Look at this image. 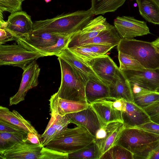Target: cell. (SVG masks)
Listing matches in <instances>:
<instances>
[{
  "label": "cell",
  "mask_w": 159,
  "mask_h": 159,
  "mask_svg": "<svg viewBox=\"0 0 159 159\" xmlns=\"http://www.w3.org/2000/svg\"><path fill=\"white\" fill-rule=\"evenodd\" d=\"M11 44H0V65L16 66L23 70L29 64L44 54L25 43L19 38Z\"/></svg>",
  "instance_id": "5b68a950"
},
{
  "label": "cell",
  "mask_w": 159,
  "mask_h": 159,
  "mask_svg": "<svg viewBox=\"0 0 159 159\" xmlns=\"http://www.w3.org/2000/svg\"><path fill=\"white\" fill-rule=\"evenodd\" d=\"M94 140V137L85 128L78 126L68 128L45 147L68 154L85 147Z\"/></svg>",
  "instance_id": "8992f818"
},
{
  "label": "cell",
  "mask_w": 159,
  "mask_h": 159,
  "mask_svg": "<svg viewBox=\"0 0 159 159\" xmlns=\"http://www.w3.org/2000/svg\"><path fill=\"white\" fill-rule=\"evenodd\" d=\"M57 136V130L53 126L50 118L44 133L40 136L41 145L45 147Z\"/></svg>",
  "instance_id": "d590c367"
},
{
  "label": "cell",
  "mask_w": 159,
  "mask_h": 159,
  "mask_svg": "<svg viewBox=\"0 0 159 159\" xmlns=\"http://www.w3.org/2000/svg\"><path fill=\"white\" fill-rule=\"evenodd\" d=\"M147 159H159V144L150 153Z\"/></svg>",
  "instance_id": "f6af8a7d"
},
{
  "label": "cell",
  "mask_w": 159,
  "mask_h": 159,
  "mask_svg": "<svg viewBox=\"0 0 159 159\" xmlns=\"http://www.w3.org/2000/svg\"><path fill=\"white\" fill-rule=\"evenodd\" d=\"M108 87L110 97L134 102L129 82L119 67L117 68L115 75Z\"/></svg>",
  "instance_id": "d6986e66"
},
{
  "label": "cell",
  "mask_w": 159,
  "mask_h": 159,
  "mask_svg": "<svg viewBox=\"0 0 159 159\" xmlns=\"http://www.w3.org/2000/svg\"><path fill=\"white\" fill-rule=\"evenodd\" d=\"M136 127L159 135V124L152 121Z\"/></svg>",
  "instance_id": "b9f144b4"
},
{
  "label": "cell",
  "mask_w": 159,
  "mask_h": 159,
  "mask_svg": "<svg viewBox=\"0 0 159 159\" xmlns=\"http://www.w3.org/2000/svg\"><path fill=\"white\" fill-rule=\"evenodd\" d=\"M26 138L32 143L41 145L40 137L33 133H28Z\"/></svg>",
  "instance_id": "ee69618b"
},
{
  "label": "cell",
  "mask_w": 159,
  "mask_h": 159,
  "mask_svg": "<svg viewBox=\"0 0 159 159\" xmlns=\"http://www.w3.org/2000/svg\"><path fill=\"white\" fill-rule=\"evenodd\" d=\"M129 81L136 83L153 92L159 87V69L121 70Z\"/></svg>",
  "instance_id": "5bb4252c"
},
{
  "label": "cell",
  "mask_w": 159,
  "mask_h": 159,
  "mask_svg": "<svg viewBox=\"0 0 159 159\" xmlns=\"http://www.w3.org/2000/svg\"><path fill=\"white\" fill-rule=\"evenodd\" d=\"M0 132H7L27 134L23 129L0 119Z\"/></svg>",
  "instance_id": "f35d334b"
},
{
  "label": "cell",
  "mask_w": 159,
  "mask_h": 159,
  "mask_svg": "<svg viewBox=\"0 0 159 159\" xmlns=\"http://www.w3.org/2000/svg\"><path fill=\"white\" fill-rule=\"evenodd\" d=\"M7 21V26L4 29L18 39L27 36L33 30L31 16L25 11L11 13Z\"/></svg>",
  "instance_id": "9a60e30c"
},
{
  "label": "cell",
  "mask_w": 159,
  "mask_h": 159,
  "mask_svg": "<svg viewBox=\"0 0 159 159\" xmlns=\"http://www.w3.org/2000/svg\"><path fill=\"white\" fill-rule=\"evenodd\" d=\"M114 26L120 38L132 39L150 33L146 23L130 16H117L114 20Z\"/></svg>",
  "instance_id": "9c48e42d"
},
{
  "label": "cell",
  "mask_w": 159,
  "mask_h": 159,
  "mask_svg": "<svg viewBox=\"0 0 159 159\" xmlns=\"http://www.w3.org/2000/svg\"><path fill=\"white\" fill-rule=\"evenodd\" d=\"M117 48L137 60L146 69H159V50L152 42L121 38Z\"/></svg>",
  "instance_id": "3957f363"
},
{
  "label": "cell",
  "mask_w": 159,
  "mask_h": 159,
  "mask_svg": "<svg viewBox=\"0 0 159 159\" xmlns=\"http://www.w3.org/2000/svg\"><path fill=\"white\" fill-rule=\"evenodd\" d=\"M68 159V154L46 147L42 148L39 159Z\"/></svg>",
  "instance_id": "e575fe53"
},
{
  "label": "cell",
  "mask_w": 159,
  "mask_h": 159,
  "mask_svg": "<svg viewBox=\"0 0 159 159\" xmlns=\"http://www.w3.org/2000/svg\"><path fill=\"white\" fill-rule=\"evenodd\" d=\"M100 150L93 141L85 147L68 154V159H100Z\"/></svg>",
  "instance_id": "4316f807"
},
{
  "label": "cell",
  "mask_w": 159,
  "mask_h": 159,
  "mask_svg": "<svg viewBox=\"0 0 159 159\" xmlns=\"http://www.w3.org/2000/svg\"><path fill=\"white\" fill-rule=\"evenodd\" d=\"M159 98V93L156 92H152L133 97L134 102L143 108L151 105Z\"/></svg>",
  "instance_id": "d6a6232c"
},
{
  "label": "cell",
  "mask_w": 159,
  "mask_h": 159,
  "mask_svg": "<svg viewBox=\"0 0 159 159\" xmlns=\"http://www.w3.org/2000/svg\"><path fill=\"white\" fill-rule=\"evenodd\" d=\"M151 120L159 124V98L149 106L143 108Z\"/></svg>",
  "instance_id": "74e56055"
},
{
  "label": "cell",
  "mask_w": 159,
  "mask_h": 159,
  "mask_svg": "<svg viewBox=\"0 0 159 159\" xmlns=\"http://www.w3.org/2000/svg\"><path fill=\"white\" fill-rule=\"evenodd\" d=\"M49 101L51 116H64L83 110L89 105L86 101H75L60 98L57 92L51 96Z\"/></svg>",
  "instance_id": "e0dca14e"
},
{
  "label": "cell",
  "mask_w": 159,
  "mask_h": 159,
  "mask_svg": "<svg viewBox=\"0 0 159 159\" xmlns=\"http://www.w3.org/2000/svg\"><path fill=\"white\" fill-rule=\"evenodd\" d=\"M121 116L125 128L136 127L151 121L145 110L134 102L123 99Z\"/></svg>",
  "instance_id": "2e32d148"
},
{
  "label": "cell",
  "mask_w": 159,
  "mask_h": 159,
  "mask_svg": "<svg viewBox=\"0 0 159 159\" xmlns=\"http://www.w3.org/2000/svg\"><path fill=\"white\" fill-rule=\"evenodd\" d=\"M120 63L119 68L121 70H140L145 68L137 60L124 53L118 52Z\"/></svg>",
  "instance_id": "1f68e13d"
},
{
  "label": "cell",
  "mask_w": 159,
  "mask_h": 159,
  "mask_svg": "<svg viewBox=\"0 0 159 159\" xmlns=\"http://www.w3.org/2000/svg\"><path fill=\"white\" fill-rule=\"evenodd\" d=\"M108 24L106 18L102 16L93 19L81 30L71 36L67 47L79 46L83 42L96 36L107 28Z\"/></svg>",
  "instance_id": "7c38bea8"
},
{
  "label": "cell",
  "mask_w": 159,
  "mask_h": 159,
  "mask_svg": "<svg viewBox=\"0 0 159 159\" xmlns=\"http://www.w3.org/2000/svg\"><path fill=\"white\" fill-rule=\"evenodd\" d=\"M27 134L0 132V151L8 148L26 138Z\"/></svg>",
  "instance_id": "f546056e"
},
{
  "label": "cell",
  "mask_w": 159,
  "mask_h": 159,
  "mask_svg": "<svg viewBox=\"0 0 159 159\" xmlns=\"http://www.w3.org/2000/svg\"><path fill=\"white\" fill-rule=\"evenodd\" d=\"M40 70V69L35 61L24 68L19 89L15 94L10 98L9 106L16 105L24 101L27 92L37 86Z\"/></svg>",
  "instance_id": "30bf717a"
},
{
  "label": "cell",
  "mask_w": 159,
  "mask_h": 159,
  "mask_svg": "<svg viewBox=\"0 0 159 159\" xmlns=\"http://www.w3.org/2000/svg\"><path fill=\"white\" fill-rule=\"evenodd\" d=\"M66 115L70 123L84 127L94 137L98 131L105 124L101 121L89 105L87 108L83 110Z\"/></svg>",
  "instance_id": "4fadbf2b"
},
{
  "label": "cell",
  "mask_w": 159,
  "mask_h": 159,
  "mask_svg": "<svg viewBox=\"0 0 159 159\" xmlns=\"http://www.w3.org/2000/svg\"><path fill=\"white\" fill-rule=\"evenodd\" d=\"M156 92L159 93V87L156 90Z\"/></svg>",
  "instance_id": "681fc988"
},
{
  "label": "cell",
  "mask_w": 159,
  "mask_h": 159,
  "mask_svg": "<svg viewBox=\"0 0 159 159\" xmlns=\"http://www.w3.org/2000/svg\"><path fill=\"white\" fill-rule=\"evenodd\" d=\"M0 119L19 127L28 133H32L40 137L30 122L25 119L15 110L10 111L7 108L0 106Z\"/></svg>",
  "instance_id": "7402d4cb"
},
{
  "label": "cell",
  "mask_w": 159,
  "mask_h": 159,
  "mask_svg": "<svg viewBox=\"0 0 159 159\" xmlns=\"http://www.w3.org/2000/svg\"><path fill=\"white\" fill-rule=\"evenodd\" d=\"M0 44H4L9 41H16L18 39L5 29L0 28Z\"/></svg>",
  "instance_id": "7bdbcfd3"
},
{
  "label": "cell",
  "mask_w": 159,
  "mask_h": 159,
  "mask_svg": "<svg viewBox=\"0 0 159 159\" xmlns=\"http://www.w3.org/2000/svg\"><path fill=\"white\" fill-rule=\"evenodd\" d=\"M124 128L122 122L115 121L104 124L98 131L94 141L100 150L101 156L116 144Z\"/></svg>",
  "instance_id": "ba28073f"
},
{
  "label": "cell",
  "mask_w": 159,
  "mask_h": 159,
  "mask_svg": "<svg viewBox=\"0 0 159 159\" xmlns=\"http://www.w3.org/2000/svg\"><path fill=\"white\" fill-rule=\"evenodd\" d=\"M56 56L61 57L70 64L80 75L86 84L89 80L103 83L90 67L77 58L67 47Z\"/></svg>",
  "instance_id": "ffe728a7"
},
{
  "label": "cell",
  "mask_w": 159,
  "mask_h": 159,
  "mask_svg": "<svg viewBox=\"0 0 159 159\" xmlns=\"http://www.w3.org/2000/svg\"><path fill=\"white\" fill-rule=\"evenodd\" d=\"M69 49L77 58L90 67V63L92 60L105 55L95 53L89 48L83 45Z\"/></svg>",
  "instance_id": "4dcf8cb0"
},
{
  "label": "cell",
  "mask_w": 159,
  "mask_h": 159,
  "mask_svg": "<svg viewBox=\"0 0 159 159\" xmlns=\"http://www.w3.org/2000/svg\"><path fill=\"white\" fill-rule=\"evenodd\" d=\"M116 144L130 152L134 159H147L159 144V135L137 127H125Z\"/></svg>",
  "instance_id": "7a4b0ae2"
},
{
  "label": "cell",
  "mask_w": 159,
  "mask_h": 159,
  "mask_svg": "<svg viewBox=\"0 0 159 159\" xmlns=\"http://www.w3.org/2000/svg\"><path fill=\"white\" fill-rule=\"evenodd\" d=\"M22 2L20 0H0V13L4 11L11 13L21 11Z\"/></svg>",
  "instance_id": "836d02e7"
},
{
  "label": "cell",
  "mask_w": 159,
  "mask_h": 159,
  "mask_svg": "<svg viewBox=\"0 0 159 159\" xmlns=\"http://www.w3.org/2000/svg\"><path fill=\"white\" fill-rule=\"evenodd\" d=\"M159 5V0H153Z\"/></svg>",
  "instance_id": "7dc6e473"
},
{
  "label": "cell",
  "mask_w": 159,
  "mask_h": 159,
  "mask_svg": "<svg viewBox=\"0 0 159 159\" xmlns=\"http://www.w3.org/2000/svg\"><path fill=\"white\" fill-rule=\"evenodd\" d=\"M91 8L62 14L51 19L36 20L33 24V30L59 34L73 35L81 30L93 19Z\"/></svg>",
  "instance_id": "6da1fadb"
},
{
  "label": "cell",
  "mask_w": 159,
  "mask_h": 159,
  "mask_svg": "<svg viewBox=\"0 0 159 159\" xmlns=\"http://www.w3.org/2000/svg\"><path fill=\"white\" fill-rule=\"evenodd\" d=\"M20 0L22 2L23 1H25V0Z\"/></svg>",
  "instance_id": "f907efd6"
},
{
  "label": "cell",
  "mask_w": 159,
  "mask_h": 159,
  "mask_svg": "<svg viewBox=\"0 0 159 159\" xmlns=\"http://www.w3.org/2000/svg\"><path fill=\"white\" fill-rule=\"evenodd\" d=\"M51 0H44L46 3H48V2H50L51 1Z\"/></svg>",
  "instance_id": "c3c4849f"
},
{
  "label": "cell",
  "mask_w": 159,
  "mask_h": 159,
  "mask_svg": "<svg viewBox=\"0 0 159 159\" xmlns=\"http://www.w3.org/2000/svg\"><path fill=\"white\" fill-rule=\"evenodd\" d=\"M141 15L147 21L159 24V5L153 0H136Z\"/></svg>",
  "instance_id": "d4e9b609"
},
{
  "label": "cell",
  "mask_w": 159,
  "mask_h": 159,
  "mask_svg": "<svg viewBox=\"0 0 159 159\" xmlns=\"http://www.w3.org/2000/svg\"><path fill=\"white\" fill-rule=\"evenodd\" d=\"M90 66L95 74L108 86L112 81L118 68L112 59L106 54L92 60Z\"/></svg>",
  "instance_id": "ac0fdd59"
},
{
  "label": "cell",
  "mask_w": 159,
  "mask_h": 159,
  "mask_svg": "<svg viewBox=\"0 0 159 159\" xmlns=\"http://www.w3.org/2000/svg\"><path fill=\"white\" fill-rule=\"evenodd\" d=\"M129 82L133 97L153 92L134 82Z\"/></svg>",
  "instance_id": "60d3db41"
},
{
  "label": "cell",
  "mask_w": 159,
  "mask_h": 159,
  "mask_svg": "<svg viewBox=\"0 0 159 159\" xmlns=\"http://www.w3.org/2000/svg\"><path fill=\"white\" fill-rule=\"evenodd\" d=\"M43 147L41 145L31 143L26 138L0 151V157L3 159H39Z\"/></svg>",
  "instance_id": "8fae6325"
},
{
  "label": "cell",
  "mask_w": 159,
  "mask_h": 159,
  "mask_svg": "<svg viewBox=\"0 0 159 159\" xmlns=\"http://www.w3.org/2000/svg\"><path fill=\"white\" fill-rule=\"evenodd\" d=\"M72 35H61L59 38L56 44L50 47L40 49L39 51L43 53L45 56H56L67 47Z\"/></svg>",
  "instance_id": "83f0119b"
},
{
  "label": "cell",
  "mask_w": 159,
  "mask_h": 159,
  "mask_svg": "<svg viewBox=\"0 0 159 159\" xmlns=\"http://www.w3.org/2000/svg\"><path fill=\"white\" fill-rule=\"evenodd\" d=\"M89 105L104 124L115 121L123 123V99L108 97L97 100Z\"/></svg>",
  "instance_id": "52a82bcc"
},
{
  "label": "cell",
  "mask_w": 159,
  "mask_h": 159,
  "mask_svg": "<svg viewBox=\"0 0 159 159\" xmlns=\"http://www.w3.org/2000/svg\"><path fill=\"white\" fill-rule=\"evenodd\" d=\"M51 116L53 126L56 129L58 136L68 128V125L70 123V121L66 115L63 116L59 115Z\"/></svg>",
  "instance_id": "8d00e7d4"
},
{
  "label": "cell",
  "mask_w": 159,
  "mask_h": 159,
  "mask_svg": "<svg viewBox=\"0 0 159 159\" xmlns=\"http://www.w3.org/2000/svg\"><path fill=\"white\" fill-rule=\"evenodd\" d=\"M134 159L133 154L124 147L116 144L105 152L100 159Z\"/></svg>",
  "instance_id": "f1b7e54d"
},
{
  "label": "cell",
  "mask_w": 159,
  "mask_h": 159,
  "mask_svg": "<svg viewBox=\"0 0 159 159\" xmlns=\"http://www.w3.org/2000/svg\"><path fill=\"white\" fill-rule=\"evenodd\" d=\"M82 45L89 48L93 52L102 55H105L114 47L110 45L98 44H88Z\"/></svg>",
  "instance_id": "ab89813d"
},
{
  "label": "cell",
  "mask_w": 159,
  "mask_h": 159,
  "mask_svg": "<svg viewBox=\"0 0 159 159\" xmlns=\"http://www.w3.org/2000/svg\"><path fill=\"white\" fill-rule=\"evenodd\" d=\"M61 35L33 30L27 36L20 38L26 44L37 51L56 44Z\"/></svg>",
  "instance_id": "44dd1931"
},
{
  "label": "cell",
  "mask_w": 159,
  "mask_h": 159,
  "mask_svg": "<svg viewBox=\"0 0 159 159\" xmlns=\"http://www.w3.org/2000/svg\"><path fill=\"white\" fill-rule=\"evenodd\" d=\"M126 0H91V9L94 15H104L114 12L122 6Z\"/></svg>",
  "instance_id": "484cf974"
},
{
  "label": "cell",
  "mask_w": 159,
  "mask_h": 159,
  "mask_svg": "<svg viewBox=\"0 0 159 159\" xmlns=\"http://www.w3.org/2000/svg\"><path fill=\"white\" fill-rule=\"evenodd\" d=\"M61 72L60 86L57 92L61 98L75 101H86V84L80 75L68 62L58 57Z\"/></svg>",
  "instance_id": "277c9868"
},
{
  "label": "cell",
  "mask_w": 159,
  "mask_h": 159,
  "mask_svg": "<svg viewBox=\"0 0 159 159\" xmlns=\"http://www.w3.org/2000/svg\"><path fill=\"white\" fill-rule=\"evenodd\" d=\"M152 43L159 50V37H158L156 40L152 42Z\"/></svg>",
  "instance_id": "bcb514c9"
},
{
  "label": "cell",
  "mask_w": 159,
  "mask_h": 159,
  "mask_svg": "<svg viewBox=\"0 0 159 159\" xmlns=\"http://www.w3.org/2000/svg\"><path fill=\"white\" fill-rule=\"evenodd\" d=\"M86 100L89 104L95 101L109 97L108 86L104 83L89 80L85 86Z\"/></svg>",
  "instance_id": "cb8c5ba5"
},
{
  "label": "cell",
  "mask_w": 159,
  "mask_h": 159,
  "mask_svg": "<svg viewBox=\"0 0 159 159\" xmlns=\"http://www.w3.org/2000/svg\"><path fill=\"white\" fill-rule=\"evenodd\" d=\"M121 39L114 26L108 23L106 29L94 38L83 42L79 46L88 44H98L114 47L117 46Z\"/></svg>",
  "instance_id": "603a6c76"
}]
</instances>
